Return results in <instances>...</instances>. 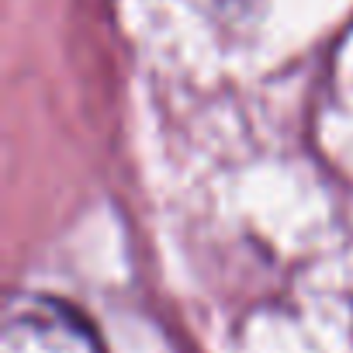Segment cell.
<instances>
[{"label":"cell","mask_w":353,"mask_h":353,"mask_svg":"<svg viewBox=\"0 0 353 353\" xmlns=\"http://www.w3.org/2000/svg\"><path fill=\"white\" fill-rule=\"evenodd\" d=\"M0 353H108L94 322L70 301L11 291L0 319Z\"/></svg>","instance_id":"obj_1"}]
</instances>
